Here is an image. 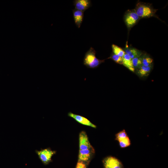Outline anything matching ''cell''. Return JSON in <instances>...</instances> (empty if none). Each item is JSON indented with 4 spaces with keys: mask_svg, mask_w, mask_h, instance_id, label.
Segmentation results:
<instances>
[{
    "mask_svg": "<svg viewBox=\"0 0 168 168\" xmlns=\"http://www.w3.org/2000/svg\"><path fill=\"white\" fill-rule=\"evenodd\" d=\"M116 63L120 64H122V60L121 57L112 53L109 58Z\"/></svg>",
    "mask_w": 168,
    "mask_h": 168,
    "instance_id": "19",
    "label": "cell"
},
{
    "mask_svg": "<svg viewBox=\"0 0 168 168\" xmlns=\"http://www.w3.org/2000/svg\"><path fill=\"white\" fill-rule=\"evenodd\" d=\"M103 163L104 168H123L121 162L118 159L111 156L104 158Z\"/></svg>",
    "mask_w": 168,
    "mask_h": 168,
    "instance_id": "5",
    "label": "cell"
},
{
    "mask_svg": "<svg viewBox=\"0 0 168 168\" xmlns=\"http://www.w3.org/2000/svg\"><path fill=\"white\" fill-rule=\"evenodd\" d=\"M152 69V66H146L142 65L137 69L138 74L142 77L147 76L150 73Z\"/></svg>",
    "mask_w": 168,
    "mask_h": 168,
    "instance_id": "13",
    "label": "cell"
},
{
    "mask_svg": "<svg viewBox=\"0 0 168 168\" xmlns=\"http://www.w3.org/2000/svg\"><path fill=\"white\" fill-rule=\"evenodd\" d=\"M72 12L75 24L78 28H79L83 21L84 12L75 9L73 10Z\"/></svg>",
    "mask_w": 168,
    "mask_h": 168,
    "instance_id": "11",
    "label": "cell"
},
{
    "mask_svg": "<svg viewBox=\"0 0 168 168\" xmlns=\"http://www.w3.org/2000/svg\"><path fill=\"white\" fill-rule=\"evenodd\" d=\"M120 147L121 148L127 147L131 145V141L128 137L118 141Z\"/></svg>",
    "mask_w": 168,
    "mask_h": 168,
    "instance_id": "15",
    "label": "cell"
},
{
    "mask_svg": "<svg viewBox=\"0 0 168 168\" xmlns=\"http://www.w3.org/2000/svg\"><path fill=\"white\" fill-rule=\"evenodd\" d=\"M79 150H84L93 148L89 141L87 135L84 131L80 132L79 134Z\"/></svg>",
    "mask_w": 168,
    "mask_h": 168,
    "instance_id": "6",
    "label": "cell"
},
{
    "mask_svg": "<svg viewBox=\"0 0 168 168\" xmlns=\"http://www.w3.org/2000/svg\"><path fill=\"white\" fill-rule=\"evenodd\" d=\"M125 53L127 54L132 59L141 56L142 52L141 51L131 46L128 47L127 45L123 49Z\"/></svg>",
    "mask_w": 168,
    "mask_h": 168,
    "instance_id": "10",
    "label": "cell"
},
{
    "mask_svg": "<svg viewBox=\"0 0 168 168\" xmlns=\"http://www.w3.org/2000/svg\"><path fill=\"white\" fill-rule=\"evenodd\" d=\"M122 58V64L130 71L134 72L135 69L133 66L131 58L125 53Z\"/></svg>",
    "mask_w": 168,
    "mask_h": 168,
    "instance_id": "12",
    "label": "cell"
},
{
    "mask_svg": "<svg viewBox=\"0 0 168 168\" xmlns=\"http://www.w3.org/2000/svg\"><path fill=\"white\" fill-rule=\"evenodd\" d=\"M96 52L92 47H91L85 53L83 59V64L87 68L94 69L98 67L105 60H100L96 56Z\"/></svg>",
    "mask_w": 168,
    "mask_h": 168,
    "instance_id": "2",
    "label": "cell"
},
{
    "mask_svg": "<svg viewBox=\"0 0 168 168\" xmlns=\"http://www.w3.org/2000/svg\"><path fill=\"white\" fill-rule=\"evenodd\" d=\"M35 152L40 159L45 165L51 162L52 156L56 152V151L52 150L50 148L36 150Z\"/></svg>",
    "mask_w": 168,
    "mask_h": 168,
    "instance_id": "3",
    "label": "cell"
},
{
    "mask_svg": "<svg viewBox=\"0 0 168 168\" xmlns=\"http://www.w3.org/2000/svg\"><path fill=\"white\" fill-rule=\"evenodd\" d=\"M124 21L128 29L133 27L140 19L134 9L128 10L124 16Z\"/></svg>",
    "mask_w": 168,
    "mask_h": 168,
    "instance_id": "4",
    "label": "cell"
},
{
    "mask_svg": "<svg viewBox=\"0 0 168 168\" xmlns=\"http://www.w3.org/2000/svg\"><path fill=\"white\" fill-rule=\"evenodd\" d=\"M68 116L72 118L78 123L85 125L96 128V126L86 118L82 116L73 114L71 112L68 113Z\"/></svg>",
    "mask_w": 168,
    "mask_h": 168,
    "instance_id": "7",
    "label": "cell"
},
{
    "mask_svg": "<svg viewBox=\"0 0 168 168\" xmlns=\"http://www.w3.org/2000/svg\"><path fill=\"white\" fill-rule=\"evenodd\" d=\"M94 153L95 150L94 148L84 150H79L78 161L86 163L89 161Z\"/></svg>",
    "mask_w": 168,
    "mask_h": 168,
    "instance_id": "8",
    "label": "cell"
},
{
    "mask_svg": "<svg viewBox=\"0 0 168 168\" xmlns=\"http://www.w3.org/2000/svg\"><path fill=\"white\" fill-rule=\"evenodd\" d=\"M133 66L135 69H137L142 65V56L132 59Z\"/></svg>",
    "mask_w": 168,
    "mask_h": 168,
    "instance_id": "17",
    "label": "cell"
},
{
    "mask_svg": "<svg viewBox=\"0 0 168 168\" xmlns=\"http://www.w3.org/2000/svg\"><path fill=\"white\" fill-rule=\"evenodd\" d=\"M73 4L75 9L84 12L91 7V2L90 0H75Z\"/></svg>",
    "mask_w": 168,
    "mask_h": 168,
    "instance_id": "9",
    "label": "cell"
},
{
    "mask_svg": "<svg viewBox=\"0 0 168 168\" xmlns=\"http://www.w3.org/2000/svg\"><path fill=\"white\" fill-rule=\"evenodd\" d=\"M153 59L149 56L145 55L142 57V65L146 66H152Z\"/></svg>",
    "mask_w": 168,
    "mask_h": 168,
    "instance_id": "16",
    "label": "cell"
},
{
    "mask_svg": "<svg viewBox=\"0 0 168 168\" xmlns=\"http://www.w3.org/2000/svg\"><path fill=\"white\" fill-rule=\"evenodd\" d=\"M134 10L140 19L154 16L157 11L151 4L141 2L137 3Z\"/></svg>",
    "mask_w": 168,
    "mask_h": 168,
    "instance_id": "1",
    "label": "cell"
},
{
    "mask_svg": "<svg viewBox=\"0 0 168 168\" xmlns=\"http://www.w3.org/2000/svg\"><path fill=\"white\" fill-rule=\"evenodd\" d=\"M127 137H128V136L127 133L124 129H123L116 134L115 139L118 141Z\"/></svg>",
    "mask_w": 168,
    "mask_h": 168,
    "instance_id": "18",
    "label": "cell"
},
{
    "mask_svg": "<svg viewBox=\"0 0 168 168\" xmlns=\"http://www.w3.org/2000/svg\"><path fill=\"white\" fill-rule=\"evenodd\" d=\"M76 168H87L86 163L82 161H78Z\"/></svg>",
    "mask_w": 168,
    "mask_h": 168,
    "instance_id": "20",
    "label": "cell"
},
{
    "mask_svg": "<svg viewBox=\"0 0 168 168\" xmlns=\"http://www.w3.org/2000/svg\"><path fill=\"white\" fill-rule=\"evenodd\" d=\"M113 53L122 58L125 54L123 49L114 44L111 45Z\"/></svg>",
    "mask_w": 168,
    "mask_h": 168,
    "instance_id": "14",
    "label": "cell"
}]
</instances>
